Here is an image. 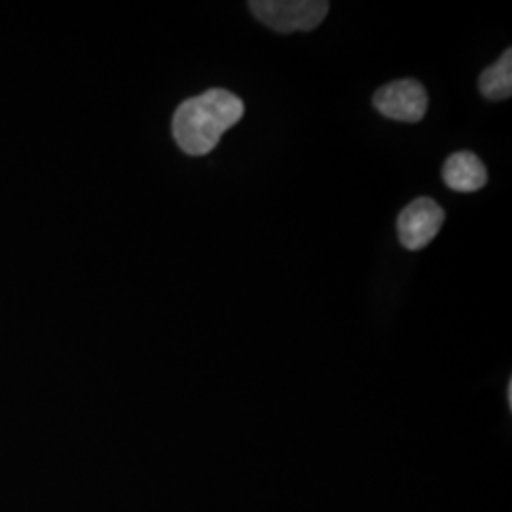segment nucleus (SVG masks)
<instances>
[{
	"label": "nucleus",
	"instance_id": "obj_5",
	"mask_svg": "<svg viewBox=\"0 0 512 512\" xmlns=\"http://www.w3.org/2000/svg\"><path fill=\"white\" fill-rule=\"evenodd\" d=\"M442 179L454 192H476L488 183V171L476 154L461 150L446 160Z\"/></svg>",
	"mask_w": 512,
	"mask_h": 512
},
{
	"label": "nucleus",
	"instance_id": "obj_7",
	"mask_svg": "<svg viewBox=\"0 0 512 512\" xmlns=\"http://www.w3.org/2000/svg\"><path fill=\"white\" fill-rule=\"evenodd\" d=\"M507 397H509V406H512V384L507 387Z\"/></svg>",
	"mask_w": 512,
	"mask_h": 512
},
{
	"label": "nucleus",
	"instance_id": "obj_2",
	"mask_svg": "<svg viewBox=\"0 0 512 512\" xmlns=\"http://www.w3.org/2000/svg\"><path fill=\"white\" fill-rule=\"evenodd\" d=\"M251 12L258 21L277 33L311 31L329 14L325 0H251Z\"/></svg>",
	"mask_w": 512,
	"mask_h": 512
},
{
	"label": "nucleus",
	"instance_id": "obj_6",
	"mask_svg": "<svg viewBox=\"0 0 512 512\" xmlns=\"http://www.w3.org/2000/svg\"><path fill=\"white\" fill-rule=\"evenodd\" d=\"M480 93L490 101L509 99L512 93V50L499 57V61L480 74Z\"/></svg>",
	"mask_w": 512,
	"mask_h": 512
},
{
	"label": "nucleus",
	"instance_id": "obj_3",
	"mask_svg": "<svg viewBox=\"0 0 512 512\" xmlns=\"http://www.w3.org/2000/svg\"><path fill=\"white\" fill-rule=\"evenodd\" d=\"M374 107L389 120L420 122L429 107V97L418 80H395L374 95Z\"/></svg>",
	"mask_w": 512,
	"mask_h": 512
},
{
	"label": "nucleus",
	"instance_id": "obj_4",
	"mask_svg": "<svg viewBox=\"0 0 512 512\" xmlns=\"http://www.w3.org/2000/svg\"><path fill=\"white\" fill-rule=\"evenodd\" d=\"M442 224L444 211L439 203L431 198H418L406 205L397 219L399 239L408 251H420L437 238Z\"/></svg>",
	"mask_w": 512,
	"mask_h": 512
},
{
	"label": "nucleus",
	"instance_id": "obj_1",
	"mask_svg": "<svg viewBox=\"0 0 512 512\" xmlns=\"http://www.w3.org/2000/svg\"><path fill=\"white\" fill-rule=\"evenodd\" d=\"M243 101L228 90L213 88L186 99L173 116V137L183 152L205 156L220 137L243 118Z\"/></svg>",
	"mask_w": 512,
	"mask_h": 512
}]
</instances>
